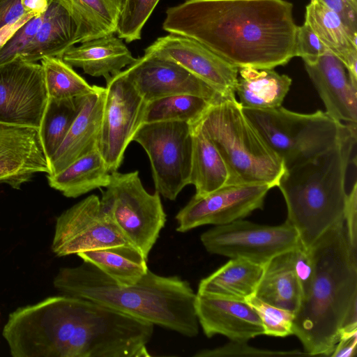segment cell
<instances>
[{"label":"cell","instance_id":"6da1fadb","mask_svg":"<svg viewBox=\"0 0 357 357\" xmlns=\"http://www.w3.org/2000/svg\"><path fill=\"white\" fill-rule=\"evenodd\" d=\"M298 26L286 0H185L162 29L194 39L238 68L273 69L295 56Z\"/></svg>","mask_w":357,"mask_h":357},{"label":"cell","instance_id":"7a4b0ae2","mask_svg":"<svg viewBox=\"0 0 357 357\" xmlns=\"http://www.w3.org/2000/svg\"><path fill=\"white\" fill-rule=\"evenodd\" d=\"M307 250L313 275L294 314L293 335L308 356H331L347 315L357 307V250L343 223L326 231Z\"/></svg>","mask_w":357,"mask_h":357},{"label":"cell","instance_id":"3957f363","mask_svg":"<svg viewBox=\"0 0 357 357\" xmlns=\"http://www.w3.org/2000/svg\"><path fill=\"white\" fill-rule=\"evenodd\" d=\"M53 284L62 294L92 301L184 336L199 333L196 294L178 276L159 275L149 269L137 282L122 285L83 261L61 268Z\"/></svg>","mask_w":357,"mask_h":357},{"label":"cell","instance_id":"277c9868","mask_svg":"<svg viewBox=\"0 0 357 357\" xmlns=\"http://www.w3.org/2000/svg\"><path fill=\"white\" fill-rule=\"evenodd\" d=\"M356 142V123L331 147L287 169L277 186L286 202L287 218L301 244L309 250L331 228L344 223L348 165Z\"/></svg>","mask_w":357,"mask_h":357},{"label":"cell","instance_id":"5b68a950","mask_svg":"<svg viewBox=\"0 0 357 357\" xmlns=\"http://www.w3.org/2000/svg\"><path fill=\"white\" fill-rule=\"evenodd\" d=\"M197 122L226 164L228 184L278 185L285 165L249 121L235 96H220Z\"/></svg>","mask_w":357,"mask_h":357},{"label":"cell","instance_id":"8992f818","mask_svg":"<svg viewBox=\"0 0 357 357\" xmlns=\"http://www.w3.org/2000/svg\"><path fill=\"white\" fill-rule=\"evenodd\" d=\"M243 110L286 169L302 164L335 144L347 124L317 110L303 114L280 106Z\"/></svg>","mask_w":357,"mask_h":357},{"label":"cell","instance_id":"52a82bcc","mask_svg":"<svg viewBox=\"0 0 357 357\" xmlns=\"http://www.w3.org/2000/svg\"><path fill=\"white\" fill-rule=\"evenodd\" d=\"M105 188L100 199L103 210L128 241L148 259L166 223L160 194L145 190L138 171L111 172Z\"/></svg>","mask_w":357,"mask_h":357},{"label":"cell","instance_id":"ba28073f","mask_svg":"<svg viewBox=\"0 0 357 357\" xmlns=\"http://www.w3.org/2000/svg\"><path fill=\"white\" fill-rule=\"evenodd\" d=\"M132 141L139 143L149 158L155 191L175 200L190 184L191 125L181 121L144 123Z\"/></svg>","mask_w":357,"mask_h":357},{"label":"cell","instance_id":"9c48e42d","mask_svg":"<svg viewBox=\"0 0 357 357\" xmlns=\"http://www.w3.org/2000/svg\"><path fill=\"white\" fill-rule=\"evenodd\" d=\"M200 240L209 253L264 265L279 254L302 246L296 230L287 221L270 226L241 219L215 226Z\"/></svg>","mask_w":357,"mask_h":357},{"label":"cell","instance_id":"30bf717a","mask_svg":"<svg viewBox=\"0 0 357 357\" xmlns=\"http://www.w3.org/2000/svg\"><path fill=\"white\" fill-rule=\"evenodd\" d=\"M121 245H132L103 210L96 195L77 202L56 218L52 250L58 257Z\"/></svg>","mask_w":357,"mask_h":357},{"label":"cell","instance_id":"8fae6325","mask_svg":"<svg viewBox=\"0 0 357 357\" xmlns=\"http://www.w3.org/2000/svg\"><path fill=\"white\" fill-rule=\"evenodd\" d=\"M98 149L109 172L117 171L124 153L142 123L146 102L123 70L106 81Z\"/></svg>","mask_w":357,"mask_h":357},{"label":"cell","instance_id":"7c38bea8","mask_svg":"<svg viewBox=\"0 0 357 357\" xmlns=\"http://www.w3.org/2000/svg\"><path fill=\"white\" fill-rule=\"evenodd\" d=\"M272 188L265 183L227 184L204 195H195L176 214V231L186 232L197 227L224 225L243 219L262 209Z\"/></svg>","mask_w":357,"mask_h":357},{"label":"cell","instance_id":"4fadbf2b","mask_svg":"<svg viewBox=\"0 0 357 357\" xmlns=\"http://www.w3.org/2000/svg\"><path fill=\"white\" fill-rule=\"evenodd\" d=\"M47 100L40 63L17 57L0 66V123L38 129Z\"/></svg>","mask_w":357,"mask_h":357},{"label":"cell","instance_id":"5bb4252c","mask_svg":"<svg viewBox=\"0 0 357 357\" xmlns=\"http://www.w3.org/2000/svg\"><path fill=\"white\" fill-rule=\"evenodd\" d=\"M123 72L146 102L178 94L195 95L211 102L222 96L179 64L146 52Z\"/></svg>","mask_w":357,"mask_h":357},{"label":"cell","instance_id":"9a60e30c","mask_svg":"<svg viewBox=\"0 0 357 357\" xmlns=\"http://www.w3.org/2000/svg\"><path fill=\"white\" fill-rule=\"evenodd\" d=\"M144 52L179 64L222 96H235L238 68L194 39L169 33L158 38Z\"/></svg>","mask_w":357,"mask_h":357},{"label":"cell","instance_id":"2e32d148","mask_svg":"<svg viewBox=\"0 0 357 357\" xmlns=\"http://www.w3.org/2000/svg\"><path fill=\"white\" fill-rule=\"evenodd\" d=\"M38 173L50 174L38 129L0 123V183L20 189Z\"/></svg>","mask_w":357,"mask_h":357},{"label":"cell","instance_id":"e0dca14e","mask_svg":"<svg viewBox=\"0 0 357 357\" xmlns=\"http://www.w3.org/2000/svg\"><path fill=\"white\" fill-rule=\"evenodd\" d=\"M195 311L208 337L222 335L230 341L248 342L264 335L259 316L245 301L197 293Z\"/></svg>","mask_w":357,"mask_h":357},{"label":"cell","instance_id":"ac0fdd59","mask_svg":"<svg viewBox=\"0 0 357 357\" xmlns=\"http://www.w3.org/2000/svg\"><path fill=\"white\" fill-rule=\"evenodd\" d=\"M304 63L326 113L338 121L356 123L357 86L351 82L341 60L328 51L315 61Z\"/></svg>","mask_w":357,"mask_h":357},{"label":"cell","instance_id":"d6986e66","mask_svg":"<svg viewBox=\"0 0 357 357\" xmlns=\"http://www.w3.org/2000/svg\"><path fill=\"white\" fill-rule=\"evenodd\" d=\"M105 95V87L94 85L93 91L83 96L77 116L48 160L47 175L58 173L79 157L98 149Z\"/></svg>","mask_w":357,"mask_h":357},{"label":"cell","instance_id":"ffe728a7","mask_svg":"<svg viewBox=\"0 0 357 357\" xmlns=\"http://www.w3.org/2000/svg\"><path fill=\"white\" fill-rule=\"evenodd\" d=\"M72 67L80 68L93 77L106 81L136 60L122 39L110 34L73 46L62 56Z\"/></svg>","mask_w":357,"mask_h":357},{"label":"cell","instance_id":"44dd1931","mask_svg":"<svg viewBox=\"0 0 357 357\" xmlns=\"http://www.w3.org/2000/svg\"><path fill=\"white\" fill-rule=\"evenodd\" d=\"M79 43L75 20L60 3L50 0L40 26L18 57L28 62H37L46 56L62 58L68 50Z\"/></svg>","mask_w":357,"mask_h":357},{"label":"cell","instance_id":"7402d4cb","mask_svg":"<svg viewBox=\"0 0 357 357\" xmlns=\"http://www.w3.org/2000/svg\"><path fill=\"white\" fill-rule=\"evenodd\" d=\"M307 22L329 52L344 63L351 82L357 86V36L347 28L341 17L319 0L305 7Z\"/></svg>","mask_w":357,"mask_h":357},{"label":"cell","instance_id":"603a6c76","mask_svg":"<svg viewBox=\"0 0 357 357\" xmlns=\"http://www.w3.org/2000/svg\"><path fill=\"white\" fill-rule=\"evenodd\" d=\"M255 296L295 314L302 300L303 290L295 269L294 249L275 256L264 264Z\"/></svg>","mask_w":357,"mask_h":357},{"label":"cell","instance_id":"cb8c5ba5","mask_svg":"<svg viewBox=\"0 0 357 357\" xmlns=\"http://www.w3.org/2000/svg\"><path fill=\"white\" fill-rule=\"evenodd\" d=\"M264 265L244 258H231L199 284L197 294L245 301L255 295Z\"/></svg>","mask_w":357,"mask_h":357},{"label":"cell","instance_id":"d4e9b609","mask_svg":"<svg viewBox=\"0 0 357 357\" xmlns=\"http://www.w3.org/2000/svg\"><path fill=\"white\" fill-rule=\"evenodd\" d=\"M235 93L243 108L267 109L278 107L290 89L291 78L270 68H238Z\"/></svg>","mask_w":357,"mask_h":357},{"label":"cell","instance_id":"484cf974","mask_svg":"<svg viewBox=\"0 0 357 357\" xmlns=\"http://www.w3.org/2000/svg\"><path fill=\"white\" fill-rule=\"evenodd\" d=\"M110 172L98 149L79 157L61 171L47 175L49 185L69 198L106 187Z\"/></svg>","mask_w":357,"mask_h":357},{"label":"cell","instance_id":"4316f807","mask_svg":"<svg viewBox=\"0 0 357 357\" xmlns=\"http://www.w3.org/2000/svg\"><path fill=\"white\" fill-rule=\"evenodd\" d=\"M192 157L190 184L196 195L208 194L228 184L226 164L211 140L198 122L191 125Z\"/></svg>","mask_w":357,"mask_h":357},{"label":"cell","instance_id":"83f0119b","mask_svg":"<svg viewBox=\"0 0 357 357\" xmlns=\"http://www.w3.org/2000/svg\"><path fill=\"white\" fill-rule=\"evenodd\" d=\"M76 22L80 43L114 34L125 0H54Z\"/></svg>","mask_w":357,"mask_h":357},{"label":"cell","instance_id":"f1b7e54d","mask_svg":"<svg viewBox=\"0 0 357 357\" xmlns=\"http://www.w3.org/2000/svg\"><path fill=\"white\" fill-rule=\"evenodd\" d=\"M77 255L122 285L137 282L149 269L147 259L132 245L90 250Z\"/></svg>","mask_w":357,"mask_h":357},{"label":"cell","instance_id":"f546056e","mask_svg":"<svg viewBox=\"0 0 357 357\" xmlns=\"http://www.w3.org/2000/svg\"><path fill=\"white\" fill-rule=\"evenodd\" d=\"M211 102L192 94L165 96L146 102L142 123L181 121L190 125L200 120Z\"/></svg>","mask_w":357,"mask_h":357},{"label":"cell","instance_id":"4dcf8cb0","mask_svg":"<svg viewBox=\"0 0 357 357\" xmlns=\"http://www.w3.org/2000/svg\"><path fill=\"white\" fill-rule=\"evenodd\" d=\"M82 98L83 96L62 100L48 98L38 128L41 144L47 160L56 152L77 116Z\"/></svg>","mask_w":357,"mask_h":357},{"label":"cell","instance_id":"1f68e13d","mask_svg":"<svg viewBox=\"0 0 357 357\" xmlns=\"http://www.w3.org/2000/svg\"><path fill=\"white\" fill-rule=\"evenodd\" d=\"M40 64L50 98H75L86 96L94 89V85H90L61 57H44Z\"/></svg>","mask_w":357,"mask_h":357},{"label":"cell","instance_id":"d6a6232c","mask_svg":"<svg viewBox=\"0 0 357 357\" xmlns=\"http://www.w3.org/2000/svg\"><path fill=\"white\" fill-rule=\"evenodd\" d=\"M160 0H125L118 22L119 38L131 43L141 39L142 29Z\"/></svg>","mask_w":357,"mask_h":357},{"label":"cell","instance_id":"836d02e7","mask_svg":"<svg viewBox=\"0 0 357 357\" xmlns=\"http://www.w3.org/2000/svg\"><path fill=\"white\" fill-rule=\"evenodd\" d=\"M257 312L261 321L264 335L284 337L293 335L294 314L271 305L257 298L255 295L245 299Z\"/></svg>","mask_w":357,"mask_h":357},{"label":"cell","instance_id":"e575fe53","mask_svg":"<svg viewBox=\"0 0 357 357\" xmlns=\"http://www.w3.org/2000/svg\"><path fill=\"white\" fill-rule=\"evenodd\" d=\"M308 356L299 350L272 351L250 346L247 342L230 341L214 349H204L197 351L195 357H241V356Z\"/></svg>","mask_w":357,"mask_h":357},{"label":"cell","instance_id":"d590c367","mask_svg":"<svg viewBox=\"0 0 357 357\" xmlns=\"http://www.w3.org/2000/svg\"><path fill=\"white\" fill-rule=\"evenodd\" d=\"M45 13L29 20L0 48V66L20 56L40 26Z\"/></svg>","mask_w":357,"mask_h":357},{"label":"cell","instance_id":"8d00e7d4","mask_svg":"<svg viewBox=\"0 0 357 357\" xmlns=\"http://www.w3.org/2000/svg\"><path fill=\"white\" fill-rule=\"evenodd\" d=\"M50 0H0V29L26 15L43 14Z\"/></svg>","mask_w":357,"mask_h":357},{"label":"cell","instance_id":"74e56055","mask_svg":"<svg viewBox=\"0 0 357 357\" xmlns=\"http://www.w3.org/2000/svg\"><path fill=\"white\" fill-rule=\"evenodd\" d=\"M328 51L307 22H304L302 26H298L295 43L296 56L302 58L304 63H312Z\"/></svg>","mask_w":357,"mask_h":357},{"label":"cell","instance_id":"f35d334b","mask_svg":"<svg viewBox=\"0 0 357 357\" xmlns=\"http://www.w3.org/2000/svg\"><path fill=\"white\" fill-rule=\"evenodd\" d=\"M344 225L351 246L357 250V182L347 194L344 211Z\"/></svg>","mask_w":357,"mask_h":357},{"label":"cell","instance_id":"ab89813d","mask_svg":"<svg viewBox=\"0 0 357 357\" xmlns=\"http://www.w3.org/2000/svg\"><path fill=\"white\" fill-rule=\"evenodd\" d=\"M319 1L338 14L351 33L357 36V8L347 0Z\"/></svg>","mask_w":357,"mask_h":357},{"label":"cell","instance_id":"60d3db41","mask_svg":"<svg viewBox=\"0 0 357 357\" xmlns=\"http://www.w3.org/2000/svg\"><path fill=\"white\" fill-rule=\"evenodd\" d=\"M357 331L341 335L331 356L354 357L356 354Z\"/></svg>","mask_w":357,"mask_h":357},{"label":"cell","instance_id":"b9f144b4","mask_svg":"<svg viewBox=\"0 0 357 357\" xmlns=\"http://www.w3.org/2000/svg\"><path fill=\"white\" fill-rule=\"evenodd\" d=\"M33 17V15H26L20 18L17 21L10 23L0 29V48L15 33V31L22 26L29 20Z\"/></svg>","mask_w":357,"mask_h":357},{"label":"cell","instance_id":"7bdbcfd3","mask_svg":"<svg viewBox=\"0 0 357 357\" xmlns=\"http://www.w3.org/2000/svg\"><path fill=\"white\" fill-rule=\"evenodd\" d=\"M354 7L357 8V0H347Z\"/></svg>","mask_w":357,"mask_h":357}]
</instances>
